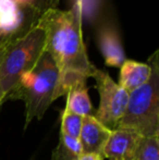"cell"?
I'll use <instances>...</instances> for the list:
<instances>
[{
    "label": "cell",
    "instance_id": "15",
    "mask_svg": "<svg viewBox=\"0 0 159 160\" xmlns=\"http://www.w3.org/2000/svg\"><path fill=\"white\" fill-rule=\"evenodd\" d=\"M17 7L24 9H31L38 14H42L46 10L57 8L59 0H12Z\"/></svg>",
    "mask_w": 159,
    "mask_h": 160
},
{
    "label": "cell",
    "instance_id": "8",
    "mask_svg": "<svg viewBox=\"0 0 159 160\" xmlns=\"http://www.w3.org/2000/svg\"><path fill=\"white\" fill-rule=\"evenodd\" d=\"M142 136L127 128L111 130L102 152L104 158L109 160H135Z\"/></svg>",
    "mask_w": 159,
    "mask_h": 160
},
{
    "label": "cell",
    "instance_id": "5",
    "mask_svg": "<svg viewBox=\"0 0 159 160\" xmlns=\"http://www.w3.org/2000/svg\"><path fill=\"white\" fill-rule=\"evenodd\" d=\"M99 94V106L94 114L98 121L110 130L117 128L127 109L129 93L112 80L107 72L95 68L92 76Z\"/></svg>",
    "mask_w": 159,
    "mask_h": 160
},
{
    "label": "cell",
    "instance_id": "10",
    "mask_svg": "<svg viewBox=\"0 0 159 160\" xmlns=\"http://www.w3.org/2000/svg\"><path fill=\"white\" fill-rule=\"evenodd\" d=\"M152 74V65L135 60H125L120 67L119 83L123 89L131 93L148 81Z\"/></svg>",
    "mask_w": 159,
    "mask_h": 160
},
{
    "label": "cell",
    "instance_id": "3",
    "mask_svg": "<svg viewBox=\"0 0 159 160\" xmlns=\"http://www.w3.org/2000/svg\"><path fill=\"white\" fill-rule=\"evenodd\" d=\"M152 74L146 83L129 93L127 105L117 128H127L142 137H159L158 51L149 57Z\"/></svg>",
    "mask_w": 159,
    "mask_h": 160
},
{
    "label": "cell",
    "instance_id": "6",
    "mask_svg": "<svg viewBox=\"0 0 159 160\" xmlns=\"http://www.w3.org/2000/svg\"><path fill=\"white\" fill-rule=\"evenodd\" d=\"M33 12L17 7L12 0H0V37H17L33 28L36 21H28V14Z\"/></svg>",
    "mask_w": 159,
    "mask_h": 160
},
{
    "label": "cell",
    "instance_id": "1",
    "mask_svg": "<svg viewBox=\"0 0 159 160\" xmlns=\"http://www.w3.org/2000/svg\"><path fill=\"white\" fill-rule=\"evenodd\" d=\"M82 21V6L79 0L73 1L69 10L48 9L36 21V25L44 32L45 50L58 69L55 100L66 96L74 85L86 82L96 68L87 56Z\"/></svg>",
    "mask_w": 159,
    "mask_h": 160
},
{
    "label": "cell",
    "instance_id": "14",
    "mask_svg": "<svg viewBox=\"0 0 159 160\" xmlns=\"http://www.w3.org/2000/svg\"><path fill=\"white\" fill-rule=\"evenodd\" d=\"M135 160H159V137H142Z\"/></svg>",
    "mask_w": 159,
    "mask_h": 160
},
{
    "label": "cell",
    "instance_id": "17",
    "mask_svg": "<svg viewBox=\"0 0 159 160\" xmlns=\"http://www.w3.org/2000/svg\"><path fill=\"white\" fill-rule=\"evenodd\" d=\"M104 159L105 158L102 155L91 154V152H83L79 158V160H104Z\"/></svg>",
    "mask_w": 159,
    "mask_h": 160
},
{
    "label": "cell",
    "instance_id": "9",
    "mask_svg": "<svg viewBox=\"0 0 159 160\" xmlns=\"http://www.w3.org/2000/svg\"><path fill=\"white\" fill-rule=\"evenodd\" d=\"M110 134V128L98 121L94 114L83 117V123L79 136L83 152L98 154L102 156V152Z\"/></svg>",
    "mask_w": 159,
    "mask_h": 160
},
{
    "label": "cell",
    "instance_id": "13",
    "mask_svg": "<svg viewBox=\"0 0 159 160\" xmlns=\"http://www.w3.org/2000/svg\"><path fill=\"white\" fill-rule=\"evenodd\" d=\"M83 123V117L75 114L64 108L61 112V125H60V133L67 136L79 138L81 128Z\"/></svg>",
    "mask_w": 159,
    "mask_h": 160
},
{
    "label": "cell",
    "instance_id": "2",
    "mask_svg": "<svg viewBox=\"0 0 159 160\" xmlns=\"http://www.w3.org/2000/svg\"><path fill=\"white\" fill-rule=\"evenodd\" d=\"M58 83V69L55 61L46 50L38 61L17 81L8 100L20 99L25 105L26 128L34 119L40 120L45 112L55 101V91Z\"/></svg>",
    "mask_w": 159,
    "mask_h": 160
},
{
    "label": "cell",
    "instance_id": "16",
    "mask_svg": "<svg viewBox=\"0 0 159 160\" xmlns=\"http://www.w3.org/2000/svg\"><path fill=\"white\" fill-rule=\"evenodd\" d=\"M14 38L15 37H8V38L0 37V69H1V63H2V60H3V56H4V53H6L7 48H8L10 42H12ZM0 107H1V103H0Z\"/></svg>",
    "mask_w": 159,
    "mask_h": 160
},
{
    "label": "cell",
    "instance_id": "7",
    "mask_svg": "<svg viewBox=\"0 0 159 160\" xmlns=\"http://www.w3.org/2000/svg\"><path fill=\"white\" fill-rule=\"evenodd\" d=\"M97 44L107 67L120 68L127 60L119 31L112 22L108 20L100 22L97 30Z\"/></svg>",
    "mask_w": 159,
    "mask_h": 160
},
{
    "label": "cell",
    "instance_id": "11",
    "mask_svg": "<svg viewBox=\"0 0 159 160\" xmlns=\"http://www.w3.org/2000/svg\"><path fill=\"white\" fill-rule=\"evenodd\" d=\"M66 96L67 103L64 108L67 110L75 114H79L81 117L93 116L94 108L91 97L88 95L86 82L79 83L71 87Z\"/></svg>",
    "mask_w": 159,
    "mask_h": 160
},
{
    "label": "cell",
    "instance_id": "12",
    "mask_svg": "<svg viewBox=\"0 0 159 160\" xmlns=\"http://www.w3.org/2000/svg\"><path fill=\"white\" fill-rule=\"evenodd\" d=\"M82 154L83 150L79 138H73L60 133L59 143L53 149L51 160H79Z\"/></svg>",
    "mask_w": 159,
    "mask_h": 160
},
{
    "label": "cell",
    "instance_id": "4",
    "mask_svg": "<svg viewBox=\"0 0 159 160\" xmlns=\"http://www.w3.org/2000/svg\"><path fill=\"white\" fill-rule=\"evenodd\" d=\"M45 51L44 32L35 24L15 37L6 50L0 69V103L8 100L20 76L38 61Z\"/></svg>",
    "mask_w": 159,
    "mask_h": 160
}]
</instances>
